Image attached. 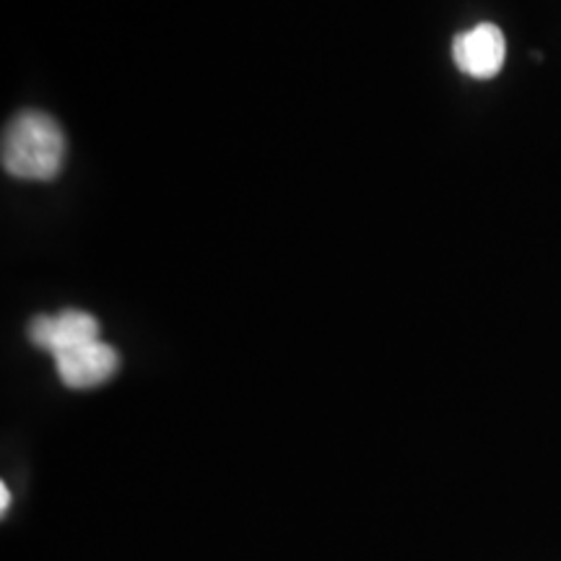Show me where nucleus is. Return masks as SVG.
Listing matches in <instances>:
<instances>
[{
  "label": "nucleus",
  "mask_w": 561,
  "mask_h": 561,
  "mask_svg": "<svg viewBox=\"0 0 561 561\" xmlns=\"http://www.w3.org/2000/svg\"><path fill=\"white\" fill-rule=\"evenodd\" d=\"M66 133L45 112H19L3 133V170L19 180H53L66 164Z\"/></svg>",
  "instance_id": "nucleus-1"
},
{
  "label": "nucleus",
  "mask_w": 561,
  "mask_h": 561,
  "mask_svg": "<svg viewBox=\"0 0 561 561\" xmlns=\"http://www.w3.org/2000/svg\"><path fill=\"white\" fill-rule=\"evenodd\" d=\"M55 367H58V377L68 388L89 390L117 375L121 356H117V351L110 343L96 339L55 356Z\"/></svg>",
  "instance_id": "nucleus-2"
},
{
  "label": "nucleus",
  "mask_w": 561,
  "mask_h": 561,
  "mask_svg": "<svg viewBox=\"0 0 561 561\" xmlns=\"http://www.w3.org/2000/svg\"><path fill=\"white\" fill-rule=\"evenodd\" d=\"M0 504H3V512L9 510V504H11V494H9V486H3L0 489Z\"/></svg>",
  "instance_id": "nucleus-5"
},
{
  "label": "nucleus",
  "mask_w": 561,
  "mask_h": 561,
  "mask_svg": "<svg viewBox=\"0 0 561 561\" xmlns=\"http://www.w3.org/2000/svg\"><path fill=\"white\" fill-rule=\"evenodd\" d=\"M30 339L37 348L53 354V359L66 351L100 339V320L83 310H62L58 314H39L30 322Z\"/></svg>",
  "instance_id": "nucleus-4"
},
{
  "label": "nucleus",
  "mask_w": 561,
  "mask_h": 561,
  "mask_svg": "<svg viewBox=\"0 0 561 561\" xmlns=\"http://www.w3.org/2000/svg\"><path fill=\"white\" fill-rule=\"evenodd\" d=\"M507 58V42L496 24H479L453 42V60L471 79H494Z\"/></svg>",
  "instance_id": "nucleus-3"
}]
</instances>
